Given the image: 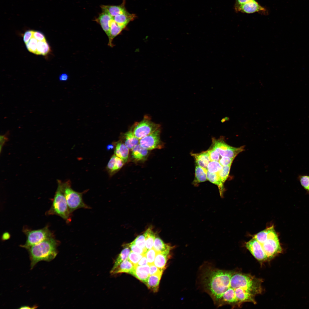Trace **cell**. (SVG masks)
<instances>
[{
    "label": "cell",
    "instance_id": "cell-40",
    "mask_svg": "<svg viewBox=\"0 0 309 309\" xmlns=\"http://www.w3.org/2000/svg\"><path fill=\"white\" fill-rule=\"evenodd\" d=\"M33 31L29 30L26 31L23 35V40L25 44L33 37Z\"/></svg>",
    "mask_w": 309,
    "mask_h": 309
},
{
    "label": "cell",
    "instance_id": "cell-22",
    "mask_svg": "<svg viewBox=\"0 0 309 309\" xmlns=\"http://www.w3.org/2000/svg\"><path fill=\"white\" fill-rule=\"evenodd\" d=\"M132 150V157L137 161L144 160L148 154V150L143 147L139 144L135 146Z\"/></svg>",
    "mask_w": 309,
    "mask_h": 309
},
{
    "label": "cell",
    "instance_id": "cell-19",
    "mask_svg": "<svg viewBox=\"0 0 309 309\" xmlns=\"http://www.w3.org/2000/svg\"><path fill=\"white\" fill-rule=\"evenodd\" d=\"M124 28L119 25L112 18L110 23L109 33L108 36L109 39L108 46L112 47L113 46L112 42L113 39L120 33Z\"/></svg>",
    "mask_w": 309,
    "mask_h": 309
},
{
    "label": "cell",
    "instance_id": "cell-30",
    "mask_svg": "<svg viewBox=\"0 0 309 309\" xmlns=\"http://www.w3.org/2000/svg\"><path fill=\"white\" fill-rule=\"evenodd\" d=\"M222 166L219 162L211 161L208 163L207 168V171L211 173H218L222 169Z\"/></svg>",
    "mask_w": 309,
    "mask_h": 309
},
{
    "label": "cell",
    "instance_id": "cell-9",
    "mask_svg": "<svg viewBox=\"0 0 309 309\" xmlns=\"http://www.w3.org/2000/svg\"><path fill=\"white\" fill-rule=\"evenodd\" d=\"M160 130L159 128L155 131L139 140V144L148 150L160 149L163 147L160 140Z\"/></svg>",
    "mask_w": 309,
    "mask_h": 309
},
{
    "label": "cell",
    "instance_id": "cell-49",
    "mask_svg": "<svg viewBox=\"0 0 309 309\" xmlns=\"http://www.w3.org/2000/svg\"><path fill=\"white\" fill-rule=\"evenodd\" d=\"M113 148V146L112 144H109L107 146V149L108 150H110V149H112Z\"/></svg>",
    "mask_w": 309,
    "mask_h": 309
},
{
    "label": "cell",
    "instance_id": "cell-8",
    "mask_svg": "<svg viewBox=\"0 0 309 309\" xmlns=\"http://www.w3.org/2000/svg\"><path fill=\"white\" fill-rule=\"evenodd\" d=\"M159 126L149 119L144 118L135 125L133 131L136 137L140 139L159 128Z\"/></svg>",
    "mask_w": 309,
    "mask_h": 309
},
{
    "label": "cell",
    "instance_id": "cell-37",
    "mask_svg": "<svg viewBox=\"0 0 309 309\" xmlns=\"http://www.w3.org/2000/svg\"><path fill=\"white\" fill-rule=\"evenodd\" d=\"M207 151L211 161H219L220 154L218 151L211 147Z\"/></svg>",
    "mask_w": 309,
    "mask_h": 309
},
{
    "label": "cell",
    "instance_id": "cell-15",
    "mask_svg": "<svg viewBox=\"0 0 309 309\" xmlns=\"http://www.w3.org/2000/svg\"><path fill=\"white\" fill-rule=\"evenodd\" d=\"M124 163L121 159L114 154L108 162L106 169L110 174L112 175L120 169L123 166Z\"/></svg>",
    "mask_w": 309,
    "mask_h": 309
},
{
    "label": "cell",
    "instance_id": "cell-31",
    "mask_svg": "<svg viewBox=\"0 0 309 309\" xmlns=\"http://www.w3.org/2000/svg\"><path fill=\"white\" fill-rule=\"evenodd\" d=\"M132 242L137 246L143 249L146 253L147 251L146 248L145 238L144 234L137 236Z\"/></svg>",
    "mask_w": 309,
    "mask_h": 309
},
{
    "label": "cell",
    "instance_id": "cell-34",
    "mask_svg": "<svg viewBox=\"0 0 309 309\" xmlns=\"http://www.w3.org/2000/svg\"><path fill=\"white\" fill-rule=\"evenodd\" d=\"M298 178L301 186L308 192L309 190V175H299Z\"/></svg>",
    "mask_w": 309,
    "mask_h": 309
},
{
    "label": "cell",
    "instance_id": "cell-12",
    "mask_svg": "<svg viewBox=\"0 0 309 309\" xmlns=\"http://www.w3.org/2000/svg\"><path fill=\"white\" fill-rule=\"evenodd\" d=\"M112 17L107 12L102 10V12L98 17L95 19L94 21L99 24L103 30L108 36L110 29V25Z\"/></svg>",
    "mask_w": 309,
    "mask_h": 309
},
{
    "label": "cell",
    "instance_id": "cell-1",
    "mask_svg": "<svg viewBox=\"0 0 309 309\" xmlns=\"http://www.w3.org/2000/svg\"><path fill=\"white\" fill-rule=\"evenodd\" d=\"M203 288L218 307H240L244 303L256 304L255 298L262 291V281L250 275L219 269L208 264L201 268Z\"/></svg>",
    "mask_w": 309,
    "mask_h": 309
},
{
    "label": "cell",
    "instance_id": "cell-6",
    "mask_svg": "<svg viewBox=\"0 0 309 309\" xmlns=\"http://www.w3.org/2000/svg\"><path fill=\"white\" fill-rule=\"evenodd\" d=\"M25 233L26 241L25 244L21 246L26 249L52 237V233L47 227L38 229L27 230Z\"/></svg>",
    "mask_w": 309,
    "mask_h": 309
},
{
    "label": "cell",
    "instance_id": "cell-13",
    "mask_svg": "<svg viewBox=\"0 0 309 309\" xmlns=\"http://www.w3.org/2000/svg\"><path fill=\"white\" fill-rule=\"evenodd\" d=\"M125 0H124L122 3L118 5H102L100 7L102 10L108 13L113 17L118 15L120 14L127 11L125 7Z\"/></svg>",
    "mask_w": 309,
    "mask_h": 309
},
{
    "label": "cell",
    "instance_id": "cell-18",
    "mask_svg": "<svg viewBox=\"0 0 309 309\" xmlns=\"http://www.w3.org/2000/svg\"><path fill=\"white\" fill-rule=\"evenodd\" d=\"M191 154L197 165L207 170V165L211 161L207 151L199 153H192Z\"/></svg>",
    "mask_w": 309,
    "mask_h": 309
},
{
    "label": "cell",
    "instance_id": "cell-10",
    "mask_svg": "<svg viewBox=\"0 0 309 309\" xmlns=\"http://www.w3.org/2000/svg\"><path fill=\"white\" fill-rule=\"evenodd\" d=\"M234 8L236 11L248 14L266 12V9L255 0H251L243 4L234 7Z\"/></svg>",
    "mask_w": 309,
    "mask_h": 309
},
{
    "label": "cell",
    "instance_id": "cell-35",
    "mask_svg": "<svg viewBox=\"0 0 309 309\" xmlns=\"http://www.w3.org/2000/svg\"><path fill=\"white\" fill-rule=\"evenodd\" d=\"M157 253V252L153 248L147 251L145 255L147 259L148 265H150L154 264Z\"/></svg>",
    "mask_w": 309,
    "mask_h": 309
},
{
    "label": "cell",
    "instance_id": "cell-26",
    "mask_svg": "<svg viewBox=\"0 0 309 309\" xmlns=\"http://www.w3.org/2000/svg\"><path fill=\"white\" fill-rule=\"evenodd\" d=\"M144 234L145 238L146 248L148 251L153 248L156 235L150 227L146 229Z\"/></svg>",
    "mask_w": 309,
    "mask_h": 309
},
{
    "label": "cell",
    "instance_id": "cell-20",
    "mask_svg": "<svg viewBox=\"0 0 309 309\" xmlns=\"http://www.w3.org/2000/svg\"><path fill=\"white\" fill-rule=\"evenodd\" d=\"M114 154L120 158L124 163L128 161L129 153V149L124 144L121 142L118 143L115 147Z\"/></svg>",
    "mask_w": 309,
    "mask_h": 309
},
{
    "label": "cell",
    "instance_id": "cell-38",
    "mask_svg": "<svg viewBox=\"0 0 309 309\" xmlns=\"http://www.w3.org/2000/svg\"><path fill=\"white\" fill-rule=\"evenodd\" d=\"M131 251L137 253L144 255L146 253L145 251L139 247L132 242L128 244Z\"/></svg>",
    "mask_w": 309,
    "mask_h": 309
},
{
    "label": "cell",
    "instance_id": "cell-45",
    "mask_svg": "<svg viewBox=\"0 0 309 309\" xmlns=\"http://www.w3.org/2000/svg\"><path fill=\"white\" fill-rule=\"evenodd\" d=\"M69 78L68 75L66 73H62L60 75L59 79L62 81H65L68 80Z\"/></svg>",
    "mask_w": 309,
    "mask_h": 309
},
{
    "label": "cell",
    "instance_id": "cell-24",
    "mask_svg": "<svg viewBox=\"0 0 309 309\" xmlns=\"http://www.w3.org/2000/svg\"><path fill=\"white\" fill-rule=\"evenodd\" d=\"M125 141L124 144L129 149H132L138 144L139 140L134 135L133 130L128 131L124 134Z\"/></svg>",
    "mask_w": 309,
    "mask_h": 309
},
{
    "label": "cell",
    "instance_id": "cell-3",
    "mask_svg": "<svg viewBox=\"0 0 309 309\" xmlns=\"http://www.w3.org/2000/svg\"><path fill=\"white\" fill-rule=\"evenodd\" d=\"M59 243L52 237L27 248L31 268L32 269L39 261L49 262L54 259L57 254V248Z\"/></svg>",
    "mask_w": 309,
    "mask_h": 309
},
{
    "label": "cell",
    "instance_id": "cell-27",
    "mask_svg": "<svg viewBox=\"0 0 309 309\" xmlns=\"http://www.w3.org/2000/svg\"><path fill=\"white\" fill-rule=\"evenodd\" d=\"M173 247L165 243L159 237L157 236L155 237L153 248L157 253L161 252L168 249H172Z\"/></svg>",
    "mask_w": 309,
    "mask_h": 309
},
{
    "label": "cell",
    "instance_id": "cell-28",
    "mask_svg": "<svg viewBox=\"0 0 309 309\" xmlns=\"http://www.w3.org/2000/svg\"><path fill=\"white\" fill-rule=\"evenodd\" d=\"M50 51V47L46 40L38 41L36 54L45 56Z\"/></svg>",
    "mask_w": 309,
    "mask_h": 309
},
{
    "label": "cell",
    "instance_id": "cell-7",
    "mask_svg": "<svg viewBox=\"0 0 309 309\" xmlns=\"http://www.w3.org/2000/svg\"><path fill=\"white\" fill-rule=\"evenodd\" d=\"M211 147L217 150L222 157L234 158L239 153L244 150L243 146L234 147L227 144L221 138L218 139L213 138Z\"/></svg>",
    "mask_w": 309,
    "mask_h": 309
},
{
    "label": "cell",
    "instance_id": "cell-29",
    "mask_svg": "<svg viewBox=\"0 0 309 309\" xmlns=\"http://www.w3.org/2000/svg\"><path fill=\"white\" fill-rule=\"evenodd\" d=\"M131 251L129 248L125 247L121 251L115 260L114 266L111 270H113L122 262L127 259Z\"/></svg>",
    "mask_w": 309,
    "mask_h": 309
},
{
    "label": "cell",
    "instance_id": "cell-39",
    "mask_svg": "<svg viewBox=\"0 0 309 309\" xmlns=\"http://www.w3.org/2000/svg\"><path fill=\"white\" fill-rule=\"evenodd\" d=\"M234 159L227 157H223L219 161L223 166H231Z\"/></svg>",
    "mask_w": 309,
    "mask_h": 309
},
{
    "label": "cell",
    "instance_id": "cell-46",
    "mask_svg": "<svg viewBox=\"0 0 309 309\" xmlns=\"http://www.w3.org/2000/svg\"><path fill=\"white\" fill-rule=\"evenodd\" d=\"M251 0H236L234 7L243 4Z\"/></svg>",
    "mask_w": 309,
    "mask_h": 309
},
{
    "label": "cell",
    "instance_id": "cell-33",
    "mask_svg": "<svg viewBox=\"0 0 309 309\" xmlns=\"http://www.w3.org/2000/svg\"><path fill=\"white\" fill-rule=\"evenodd\" d=\"M231 166H223L222 169L217 173L221 181L223 183L228 176Z\"/></svg>",
    "mask_w": 309,
    "mask_h": 309
},
{
    "label": "cell",
    "instance_id": "cell-21",
    "mask_svg": "<svg viewBox=\"0 0 309 309\" xmlns=\"http://www.w3.org/2000/svg\"><path fill=\"white\" fill-rule=\"evenodd\" d=\"M163 273L150 275L146 283L148 288L154 292L158 291L160 281Z\"/></svg>",
    "mask_w": 309,
    "mask_h": 309
},
{
    "label": "cell",
    "instance_id": "cell-32",
    "mask_svg": "<svg viewBox=\"0 0 309 309\" xmlns=\"http://www.w3.org/2000/svg\"><path fill=\"white\" fill-rule=\"evenodd\" d=\"M38 41L33 37L25 44L26 48L30 52L36 54Z\"/></svg>",
    "mask_w": 309,
    "mask_h": 309
},
{
    "label": "cell",
    "instance_id": "cell-42",
    "mask_svg": "<svg viewBox=\"0 0 309 309\" xmlns=\"http://www.w3.org/2000/svg\"><path fill=\"white\" fill-rule=\"evenodd\" d=\"M33 37L39 41L46 40L45 38L43 33L39 31H33Z\"/></svg>",
    "mask_w": 309,
    "mask_h": 309
},
{
    "label": "cell",
    "instance_id": "cell-47",
    "mask_svg": "<svg viewBox=\"0 0 309 309\" xmlns=\"http://www.w3.org/2000/svg\"><path fill=\"white\" fill-rule=\"evenodd\" d=\"M9 234L7 233H5L3 235L2 239L4 240H7L9 238Z\"/></svg>",
    "mask_w": 309,
    "mask_h": 309
},
{
    "label": "cell",
    "instance_id": "cell-2",
    "mask_svg": "<svg viewBox=\"0 0 309 309\" xmlns=\"http://www.w3.org/2000/svg\"><path fill=\"white\" fill-rule=\"evenodd\" d=\"M253 237L249 242L248 249L258 261L270 260L282 252L278 235L273 225L254 235Z\"/></svg>",
    "mask_w": 309,
    "mask_h": 309
},
{
    "label": "cell",
    "instance_id": "cell-43",
    "mask_svg": "<svg viewBox=\"0 0 309 309\" xmlns=\"http://www.w3.org/2000/svg\"><path fill=\"white\" fill-rule=\"evenodd\" d=\"M148 264V262L145 254L139 260L137 265L139 266H145Z\"/></svg>",
    "mask_w": 309,
    "mask_h": 309
},
{
    "label": "cell",
    "instance_id": "cell-36",
    "mask_svg": "<svg viewBox=\"0 0 309 309\" xmlns=\"http://www.w3.org/2000/svg\"><path fill=\"white\" fill-rule=\"evenodd\" d=\"M144 255L136 253L131 251L127 259L132 263L134 266H135L137 265L138 262Z\"/></svg>",
    "mask_w": 309,
    "mask_h": 309
},
{
    "label": "cell",
    "instance_id": "cell-4",
    "mask_svg": "<svg viewBox=\"0 0 309 309\" xmlns=\"http://www.w3.org/2000/svg\"><path fill=\"white\" fill-rule=\"evenodd\" d=\"M58 184L52 205L48 213L58 215L69 223L71 221L72 213L70 211L64 195L63 183L58 180Z\"/></svg>",
    "mask_w": 309,
    "mask_h": 309
},
{
    "label": "cell",
    "instance_id": "cell-23",
    "mask_svg": "<svg viewBox=\"0 0 309 309\" xmlns=\"http://www.w3.org/2000/svg\"><path fill=\"white\" fill-rule=\"evenodd\" d=\"M207 170L197 165L195 167V177L193 184L195 185L200 183L207 180Z\"/></svg>",
    "mask_w": 309,
    "mask_h": 309
},
{
    "label": "cell",
    "instance_id": "cell-25",
    "mask_svg": "<svg viewBox=\"0 0 309 309\" xmlns=\"http://www.w3.org/2000/svg\"><path fill=\"white\" fill-rule=\"evenodd\" d=\"M207 176L208 180L218 186L220 195L222 196L224 191L223 183L221 181L218 173H211L207 171Z\"/></svg>",
    "mask_w": 309,
    "mask_h": 309
},
{
    "label": "cell",
    "instance_id": "cell-44",
    "mask_svg": "<svg viewBox=\"0 0 309 309\" xmlns=\"http://www.w3.org/2000/svg\"><path fill=\"white\" fill-rule=\"evenodd\" d=\"M9 133V131H8L5 134L3 135H1L0 136V138L1 145V144L2 145H3L5 142L8 140V139L7 136Z\"/></svg>",
    "mask_w": 309,
    "mask_h": 309
},
{
    "label": "cell",
    "instance_id": "cell-48",
    "mask_svg": "<svg viewBox=\"0 0 309 309\" xmlns=\"http://www.w3.org/2000/svg\"><path fill=\"white\" fill-rule=\"evenodd\" d=\"M37 308L36 306H34L33 307H31L30 306H21L19 308L20 309H33L35 308Z\"/></svg>",
    "mask_w": 309,
    "mask_h": 309
},
{
    "label": "cell",
    "instance_id": "cell-11",
    "mask_svg": "<svg viewBox=\"0 0 309 309\" xmlns=\"http://www.w3.org/2000/svg\"><path fill=\"white\" fill-rule=\"evenodd\" d=\"M150 266L148 264L143 266L136 265L130 274L146 284L150 276Z\"/></svg>",
    "mask_w": 309,
    "mask_h": 309
},
{
    "label": "cell",
    "instance_id": "cell-17",
    "mask_svg": "<svg viewBox=\"0 0 309 309\" xmlns=\"http://www.w3.org/2000/svg\"><path fill=\"white\" fill-rule=\"evenodd\" d=\"M135 17V14L130 13L127 11L118 15L112 18L119 25L125 28L128 23L133 20Z\"/></svg>",
    "mask_w": 309,
    "mask_h": 309
},
{
    "label": "cell",
    "instance_id": "cell-16",
    "mask_svg": "<svg viewBox=\"0 0 309 309\" xmlns=\"http://www.w3.org/2000/svg\"><path fill=\"white\" fill-rule=\"evenodd\" d=\"M134 266L128 259H127L113 270H111L110 273L114 274L122 273L130 274L134 269Z\"/></svg>",
    "mask_w": 309,
    "mask_h": 309
},
{
    "label": "cell",
    "instance_id": "cell-41",
    "mask_svg": "<svg viewBox=\"0 0 309 309\" xmlns=\"http://www.w3.org/2000/svg\"><path fill=\"white\" fill-rule=\"evenodd\" d=\"M149 266L150 268V275L163 273L164 270L158 268L154 264L150 265Z\"/></svg>",
    "mask_w": 309,
    "mask_h": 309
},
{
    "label": "cell",
    "instance_id": "cell-14",
    "mask_svg": "<svg viewBox=\"0 0 309 309\" xmlns=\"http://www.w3.org/2000/svg\"><path fill=\"white\" fill-rule=\"evenodd\" d=\"M171 249H168L161 252L157 253L154 264L158 268L164 270L170 257V253Z\"/></svg>",
    "mask_w": 309,
    "mask_h": 309
},
{
    "label": "cell",
    "instance_id": "cell-50",
    "mask_svg": "<svg viewBox=\"0 0 309 309\" xmlns=\"http://www.w3.org/2000/svg\"><path fill=\"white\" fill-rule=\"evenodd\" d=\"M308 192H309V191H308Z\"/></svg>",
    "mask_w": 309,
    "mask_h": 309
},
{
    "label": "cell",
    "instance_id": "cell-5",
    "mask_svg": "<svg viewBox=\"0 0 309 309\" xmlns=\"http://www.w3.org/2000/svg\"><path fill=\"white\" fill-rule=\"evenodd\" d=\"M63 187L64 195L70 211L72 213L79 209L90 208L83 200V193L78 192L73 190L71 187L70 181L63 183Z\"/></svg>",
    "mask_w": 309,
    "mask_h": 309
}]
</instances>
